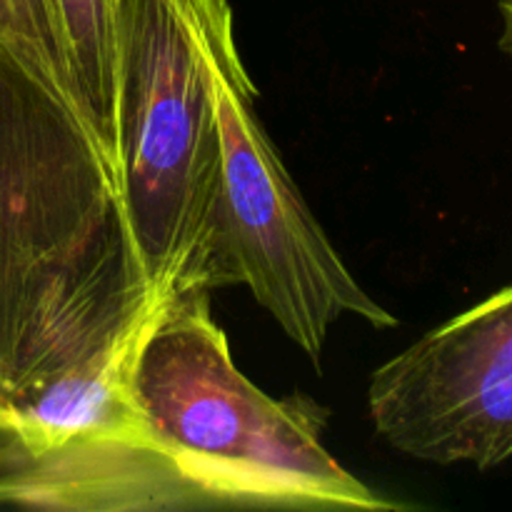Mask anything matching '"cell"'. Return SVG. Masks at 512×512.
<instances>
[{
    "mask_svg": "<svg viewBox=\"0 0 512 512\" xmlns=\"http://www.w3.org/2000/svg\"><path fill=\"white\" fill-rule=\"evenodd\" d=\"M158 298L93 130L0 38V423Z\"/></svg>",
    "mask_w": 512,
    "mask_h": 512,
    "instance_id": "obj_1",
    "label": "cell"
},
{
    "mask_svg": "<svg viewBox=\"0 0 512 512\" xmlns=\"http://www.w3.org/2000/svg\"><path fill=\"white\" fill-rule=\"evenodd\" d=\"M133 393L150 438L205 510H410L325 448L323 405L300 393L275 400L240 373L213 315V290L160 300Z\"/></svg>",
    "mask_w": 512,
    "mask_h": 512,
    "instance_id": "obj_2",
    "label": "cell"
},
{
    "mask_svg": "<svg viewBox=\"0 0 512 512\" xmlns=\"http://www.w3.org/2000/svg\"><path fill=\"white\" fill-rule=\"evenodd\" d=\"M115 178L153 293L235 285L218 115L190 0H115Z\"/></svg>",
    "mask_w": 512,
    "mask_h": 512,
    "instance_id": "obj_3",
    "label": "cell"
},
{
    "mask_svg": "<svg viewBox=\"0 0 512 512\" xmlns=\"http://www.w3.org/2000/svg\"><path fill=\"white\" fill-rule=\"evenodd\" d=\"M223 155V238L235 285H248L283 333L320 365L345 315L375 328L398 318L365 293L333 248L258 115V88L235 43L228 0H190Z\"/></svg>",
    "mask_w": 512,
    "mask_h": 512,
    "instance_id": "obj_4",
    "label": "cell"
},
{
    "mask_svg": "<svg viewBox=\"0 0 512 512\" xmlns=\"http://www.w3.org/2000/svg\"><path fill=\"white\" fill-rule=\"evenodd\" d=\"M375 433L408 458L490 470L512 458V285L425 333L370 378Z\"/></svg>",
    "mask_w": 512,
    "mask_h": 512,
    "instance_id": "obj_5",
    "label": "cell"
},
{
    "mask_svg": "<svg viewBox=\"0 0 512 512\" xmlns=\"http://www.w3.org/2000/svg\"><path fill=\"white\" fill-rule=\"evenodd\" d=\"M163 298L145 305L108 338L15 403L8 425L30 458L75 445L160 450L135 403L133 375L140 345Z\"/></svg>",
    "mask_w": 512,
    "mask_h": 512,
    "instance_id": "obj_6",
    "label": "cell"
},
{
    "mask_svg": "<svg viewBox=\"0 0 512 512\" xmlns=\"http://www.w3.org/2000/svg\"><path fill=\"white\" fill-rule=\"evenodd\" d=\"M80 118L115 170V0H45Z\"/></svg>",
    "mask_w": 512,
    "mask_h": 512,
    "instance_id": "obj_7",
    "label": "cell"
},
{
    "mask_svg": "<svg viewBox=\"0 0 512 512\" xmlns=\"http://www.w3.org/2000/svg\"><path fill=\"white\" fill-rule=\"evenodd\" d=\"M0 38L40 70L75 108L68 65L45 0H0Z\"/></svg>",
    "mask_w": 512,
    "mask_h": 512,
    "instance_id": "obj_8",
    "label": "cell"
},
{
    "mask_svg": "<svg viewBox=\"0 0 512 512\" xmlns=\"http://www.w3.org/2000/svg\"><path fill=\"white\" fill-rule=\"evenodd\" d=\"M500 18H503V35H500V48L512 58V0H498Z\"/></svg>",
    "mask_w": 512,
    "mask_h": 512,
    "instance_id": "obj_9",
    "label": "cell"
}]
</instances>
